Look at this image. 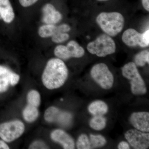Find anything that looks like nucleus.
I'll return each mask as SVG.
<instances>
[{
    "label": "nucleus",
    "instance_id": "obj_22",
    "mask_svg": "<svg viewBox=\"0 0 149 149\" xmlns=\"http://www.w3.org/2000/svg\"><path fill=\"white\" fill-rule=\"evenodd\" d=\"M76 146L78 149H91L89 137L85 133L81 134L77 139Z\"/></svg>",
    "mask_w": 149,
    "mask_h": 149
},
{
    "label": "nucleus",
    "instance_id": "obj_26",
    "mask_svg": "<svg viewBox=\"0 0 149 149\" xmlns=\"http://www.w3.org/2000/svg\"><path fill=\"white\" fill-rule=\"evenodd\" d=\"M29 149H47V146L43 142L36 141L33 142L29 148Z\"/></svg>",
    "mask_w": 149,
    "mask_h": 149
},
{
    "label": "nucleus",
    "instance_id": "obj_16",
    "mask_svg": "<svg viewBox=\"0 0 149 149\" xmlns=\"http://www.w3.org/2000/svg\"><path fill=\"white\" fill-rule=\"evenodd\" d=\"M0 77L6 78L12 85H16L19 80V75L2 65H0Z\"/></svg>",
    "mask_w": 149,
    "mask_h": 149
},
{
    "label": "nucleus",
    "instance_id": "obj_30",
    "mask_svg": "<svg viewBox=\"0 0 149 149\" xmlns=\"http://www.w3.org/2000/svg\"><path fill=\"white\" fill-rule=\"evenodd\" d=\"M118 149H130V145L128 142L125 141H122L118 145Z\"/></svg>",
    "mask_w": 149,
    "mask_h": 149
},
{
    "label": "nucleus",
    "instance_id": "obj_20",
    "mask_svg": "<svg viewBox=\"0 0 149 149\" xmlns=\"http://www.w3.org/2000/svg\"><path fill=\"white\" fill-rule=\"evenodd\" d=\"M91 149L102 148L105 146L107 140L101 135H94L90 134L89 136Z\"/></svg>",
    "mask_w": 149,
    "mask_h": 149
},
{
    "label": "nucleus",
    "instance_id": "obj_15",
    "mask_svg": "<svg viewBox=\"0 0 149 149\" xmlns=\"http://www.w3.org/2000/svg\"><path fill=\"white\" fill-rule=\"evenodd\" d=\"M89 112L93 116H104L109 111V107L103 101L97 100L91 103L88 107Z\"/></svg>",
    "mask_w": 149,
    "mask_h": 149
},
{
    "label": "nucleus",
    "instance_id": "obj_5",
    "mask_svg": "<svg viewBox=\"0 0 149 149\" xmlns=\"http://www.w3.org/2000/svg\"><path fill=\"white\" fill-rule=\"evenodd\" d=\"M91 75L94 81L104 90H109L113 86L114 76L105 63L95 65L91 70Z\"/></svg>",
    "mask_w": 149,
    "mask_h": 149
},
{
    "label": "nucleus",
    "instance_id": "obj_4",
    "mask_svg": "<svg viewBox=\"0 0 149 149\" xmlns=\"http://www.w3.org/2000/svg\"><path fill=\"white\" fill-rule=\"evenodd\" d=\"M87 49L90 53L104 57L115 52L116 46L114 40L109 35L102 34L89 43Z\"/></svg>",
    "mask_w": 149,
    "mask_h": 149
},
{
    "label": "nucleus",
    "instance_id": "obj_14",
    "mask_svg": "<svg viewBox=\"0 0 149 149\" xmlns=\"http://www.w3.org/2000/svg\"><path fill=\"white\" fill-rule=\"evenodd\" d=\"M0 17L7 23L14 19V12L9 0H0Z\"/></svg>",
    "mask_w": 149,
    "mask_h": 149
},
{
    "label": "nucleus",
    "instance_id": "obj_1",
    "mask_svg": "<svg viewBox=\"0 0 149 149\" xmlns=\"http://www.w3.org/2000/svg\"><path fill=\"white\" fill-rule=\"evenodd\" d=\"M68 75V69L64 62L58 58H52L44 70L42 81L47 89H58L64 85Z\"/></svg>",
    "mask_w": 149,
    "mask_h": 149
},
{
    "label": "nucleus",
    "instance_id": "obj_24",
    "mask_svg": "<svg viewBox=\"0 0 149 149\" xmlns=\"http://www.w3.org/2000/svg\"><path fill=\"white\" fill-rule=\"evenodd\" d=\"M69 38V35L65 32H56L52 36V40L56 43L63 42Z\"/></svg>",
    "mask_w": 149,
    "mask_h": 149
},
{
    "label": "nucleus",
    "instance_id": "obj_31",
    "mask_svg": "<svg viewBox=\"0 0 149 149\" xmlns=\"http://www.w3.org/2000/svg\"><path fill=\"white\" fill-rule=\"evenodd\" d=\"M142 4L146 10L149 11V0H142Z\"/></svg>",
    "mask_w": 149,
    "mask_h": 149
},
{
    "label": "nucleus",
    "instance_id": "obj_11",
    "mask_svg": "<svg viewBox=\"0 0 149 149\" xmlns=\"http://www.w3.org/2000/svg\"><path fill=\"white\" fill-rule=\"evenodd\" d=\"M122 40L125 45L129 47H136L139 45L146 47L143 40V35L135 29L130 28L125 30L122 35Z\"/></svg>",
    "mask_w": 149,
    "mask_h": 149
},
{
    "label": "nucleus",
    "instance_id": "obj_10",
    "mask_svg": "<svg viewBox=\"0 0 149 149\" xmlns=\"http://www.w3.org/2000/svg\"><path fill=\"white\" fill-rule=\"evenodd\" d=\"M129 121L135 129L148 133L149 132V113L138 111L130 115Z\"/></svg>",
    "mask_w": 149,
    "mask_h": 149
},
{
    "label": "nucleus",
    "instance_id": "obj_12",
    "mask_svg": "<svg viewBox=\"0 0 149 149\" xmlns=\"http://www.w3.org/2000/svg\"><path fill=\"white\" fill-rule=\"evenodd\" d=\"M51 139L60 144L65 149H73L75 144L74 140L69 134L61 129L54 130L51 134Z\"/></svg>",
    "mask_w": 149,
    "mask_h": 149
},
{
    "label": "nucleus",
    "instance_id": "obj_21",
    "mask_svg": "<svg viewBox=\"0 0 149 149\" xmlns=\"http://www.w3.org/2000/svg\"><path fill=\"white\" fill-rule=\"evenodd\" d=\"M134 63L137 66L143 67L146 63H149V52L148 50H144L140 52L135 56Z\"/></svg>",
    "mask_w": 149,
    "mask_h": 149
},
{
    "label": "nucleus",
    "instance_id": "obj_6",
    "mask_svg": "<svg viewBox=\"0 0 149 149\" xmlns=\"http://www.w3.org/2000/svg\"><path fill=\"white\" fill-rule=\"evenodd\" d=\"M24 131V124L19 120L4 123L0 125V138L9 143L19 138Z\"/></svg>",
    "mask_w": 149,
    "mask_h": 149
},
{
    "label": "nucleus",
    "instance_id": "obj_28",
    "mask_svg": "<svg viewBox=\"0 0 149 149\" xmlns=\"http://www.w3.org/2000/svg\"><path fill=\"white\" fill-rule=\"evenodd\" d=\"M57 31L56 32H60L67 33V32L70 31V27L68 24H62L59 25L58 26H57Z\"/></svg>",
    "mask_w": 149,
    "mask_h": 149
},
{
    "label": "nucleus",
    "instance_id": "obj_29",
    "mask_svg": "<svg viewBox=\"0 0 149 149\" xmlns=\"http://www.w3.org/2000/svg\"><path fill=\"white\" fill-rule=\"evenodd\" d=\"M143 35V42L146 47H148L149 45V30L148 29L143 33H142Z\"/></svg>",
    "mask_w": 149,
    "mask_h": 149
},
{
    "label": "nucleus",
    "instance_id": "obj_18",
    "mask_svg": "<svg viewBox=\"0 0 149 149\" xmlns=\"http://www.w3.org/2000/svg\"><path fill=\"white\" fill-rule=\"evenodd\" d=\"M39 115V111L37 107L29 104L25 107L23 111V116L24 120L28 122L35 121Z\"/></svg>",
    "mask_w": 149,
    "mask_h": 149
},
{
    "label": "nucleus",
    "instance_id": "obj_2",
    "mask_svg": "<svg viewBox=\"0 0 149 149\" xmlns=\"http://www.w3.org/2000/svg\"><path fill=\"white\" fill-rule=\"evenodd\" d=\"M96 21L107 35L112 37L116 36L122 31L125 23L122 15L115 12L100 13Z\"/></svg>",
    "mask_w": 149,
    "mask_h": 149
},
{
    "label": "nucleus",
    "instance_id": "obj_33",
    "mask_svg": "<svg viewBox=\"0 0 149 149\" xmlns=\"http://www.w3.org/2000/svg\"><path fill=\"white\" fill-rule=\"evenodd\" d=\"M98 1H107V0H98Z\"/></svg>",
    "mask_w": 149,
    "mask_h": 149
},
{
    "label": "nucleus",
    "instance_id": "obj_25",
    "mask_svg": "<svg viewBox=\"0 0 149 149\" xmlns=\"http://www.w3.org/2000/svg\"><path fill=\"white\" fill-rule=\"evenodd\" d=\"M8 80L4 77H0V93L5 92L9 85Z\"/></svg>",
    "mask_w": 149,
    "mask_h": 149
},
{
    "label": "nucleus",
    "instance_id": "obj_7",
    "mask_svg": "<svg viewBox=\"0 0 149 149\" xmlns=\"http://www.w3.org/2000/svg\"><path fill=\"white\" fill-rule=\"evenodd\" d=\"M55 55L61 60H67L71 58H80L85 54L84 49L74 40L70 41L66 46H57L54 51Z\"/></svg>",
    "mask_w": 149,
    "mask_h": 149
},
{
    "label": "nucleus",
    "instance_id": "obj_19",
    "mask_svg": "<svg viewBox=\"0 0 149 149\" xmlns=\"http://www.w3.org/2000/svg\"><path fill=\"white\" fill-rule=\"evenodd\" d=\"M57 31V26L54 24H46L40 27L38 33L42 38H47L52 37Z\"/></svg>",
    "mask_w": 149,
    "mask_h": 149
},
{
    "label": "nucleus",
    "instance_id": "obj_27",
    "mask_svg": "<svg viewBox=\"0 0 149 149\" xmlns=\"http://www.w3.org/2000/svg\"><path fill=\"white\" fill-rule=\"evenodd\" d=\"M38 0H19V3L22 6L27 7L35 4Z\"/></svg>",
    "mask_w": 149,
    "mask_h": 149
},
{
    "label": "nucleus",
    "instance_id": "obj_17",
    "mask_svg": "<svg viewBox=\"0 0 149 149\" xmlns=\"http://www.w3.org/2000/svg\"><path fill=\"white\" fill-rule=\"evenodd\" d=\"M107 123V119L104 116H95L91 118L89 125L93 130L100 131L105 128Z\"/></svg>",
    "mask_w": 149,
    "mask_h": 149
},
{
    "label": "nucleus",
    "instance_id": "obj_9",
    "mask_svg": "<svg viewBox=\"0 0 149 149\" xmlns=\"http://www.w3.org/2000/svg\"><path fill=\"white\" fill-rule=\"evenodd\" d=\"M44 117L48 122L57 123L65 125L69 124L71 116L68 113L62 111L55 107H52L46 110Z\"/></svg>",
    "mask_w": 149,
    "mask_h": 149
},
{
    "label": "nucleus",
    "instance_id": "obj_32",
    "mask_svg": "<svg viewBox=\"0 0 149 149\" xmlns=\"http://www.w3.org/2000/svg\"><path fill=\"white\" fill-rule=\"evenodd\" d=\"M9 147L4 141L0 140V149H8Z\"/></svg>",
    "mask_w": 149,
    "mask_h": 149
},
{
    "label": "nucleus",
    "instance_id": "obj_13",
    "mask_svg": "<svg viewBox=\"0 0 149 149\" xmlns=\"http://www.w3.org/2000/svg\"><path fill=\"white\" fill-rule=\"evenodd\" d=\"M42 20L46 24H55L62 18L61 14L51 4L48 3L42 8Z\"/></svg>",
    "mask_w": 149,
    "mask_h": 149
},
{
    "label": "nucleus",
    "instance_id": "obj_23",
    "mask_svg": "<svg viewBox=\"0 0 149 149\" xmlns=\"http://www.w3.org/2000/svg\"><path fill=\"white\" fill-rule=\"evenodd\" d=\"M28 104L38 107L41 102L40 94L36 91H30L27 96Z\"/></svg>",
    "mask_w": 149,
    "mask_h": 149
},
{
    "label": "nucleus",
    "instance_id": "obj_8",
    "mask_svg": "<svg viewBox=\"0 0 149 149\" xmlns=\"http://www.w3.org/2000/svg\"><path fill=\"white\" fill-rule=\"evenodd\" d=\"M125 139L132 148L135 149H147L149 147V132H142L130 129L124 133Z\"/></svg>",
    "mask_w": 149,
    "mask_h": 149
},
{
    "label": "nucleus",
    "instance_id": "obj_3",
    "mask_svg": "<svg viewBox=\"0 0 149 149\" xmlns=\"http://www.w3.org/2000/svg\"><path fill=\"white\" fill-rule=\"evenodd\" d=\"M121 70L123 77L129 81L130 90L133 95H143L147 93L146 83L134 62H130L126 63Z\"/></svg>",
    "mask_w": 149,
    "mask_h": 149
}]
</instances>
